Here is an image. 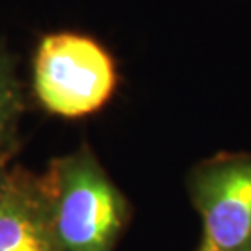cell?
<instances>
[{
  "label": "cell",
  "instance_id": "obj_1",
  "mask_svg": "<svg viewBox=\"0 0 251 251\" xmlns=\"http://www.w3.org/2000/svg\"><path fill=\"white\" fill-rule=\"evenodd\" d=\"M36 189L54 251H114L129 202L88 147L54 158Z\"/></svg>",
  "mask_w": 251,
  "mask_h": 251
},
{
  "label": "cell",
  "instance_id": "obj_2",
  "mask_svg": "<svg viewBox=\"0 0 251 251\" xmlns=\"http://www.w3.org/2000/svg\"><path fill=\"white\" fill-rule=\"evenodd\" d=\"M119 83L111 52L82 33H51L33 59V92L51 114L78 119L109 103Z\"/></svg>",
  "mask_w": 251,
  "mask_h": 251
},
{
  "label": "cell",
  "instance_id": "obj_3",
  "mask_svg": "<svg viewBox=\"0 0 251 251\" xmlns=\"http://www.w3.org/2000/svg\"><path fill=\"white\" fill-rule=\"evenodd\" d=\"M189 193L217 251H251V153L222 152L189 175Z\"/></svg>",
  "mask_w": 251,
  "mask_h": 251
},
{
  "label": "cell",
  "instance_id": "obj_4",
  "mask_svg": "<svg viewBox=\"0 0 251 251\" xmlns=\"http://www.w3.org/2000/svg\"><path fill=\"white\" fill-rule=\"evenodd\" d=\"M0 251H54L44 230L36 176L26 172L17 170L0 207Z\"/></svg>",
  "mask_w": 251,
  "mask_h": 251
},
{
  "label": "cell",
  "instance_id": "obj_5",
  "mask_svg": "<svg viewBox=\"0 0 251 251\" xmlns=\"http://www.w3.org/2000/svg\"><path fill=\"white\" fill-rule=\"evenodd\" d=\"M22 106V88L12 57L0 51V157H7V149L13 144Z\"/></svg>",
  "mask_w": 251,
  "mask_h": 251
},
{
  "label": "cell",
  "instance_id": "obj_6",
  "mask_svg": "<svg viewBox=\"0 0 251 251\" xmlns=\"http://www.w3.org/2000/svg\"><path fill=\"white\" fill-rule=\"evenodd\" d=\"M15 175H17V172L7 168V157H0V207H2L10 189L13 186Z\"/></svg>",
  "mask_w": 251,
  "mask_h": 251
},
{
  "label": "cell",
  "instance_id": "obj_7",
  "mask_svg": "<svg viewBox=\"0 0 251 251\" xmlns=\"http://www.w3.org/2000/svg\"><path fill=\"white\" fill-rule=\"evenodd\" d=\"M199 251H217L214 247H210V245L205 242V240H202V243H201V248Z\"/></svg>",
  "mask_w": 251,
  "mask_h": 251
}]
</instances>
